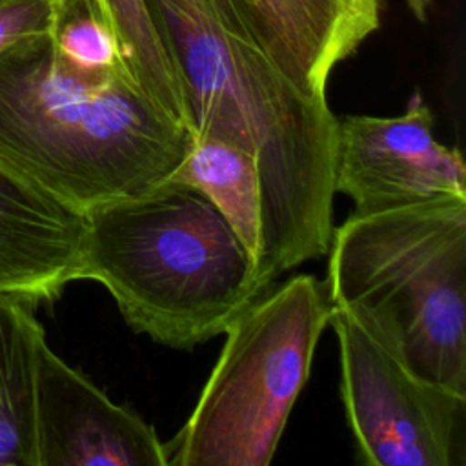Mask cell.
Returning a JSON list of instances; mask_svg holds the SVG:
<instances>
[{"label": "cell", "mask_w": 466, "mask_h": 466, "mask_svg": "<svg viewBox=\"0 0 466 466\" xmlns=\"http://www.w3.org/2000/svg\"><path fill=\"white\" fill-rule=\"evenodd\" d=\"M269 60L304 95L326 100L331 71L380 25L382 0H240Z\"/></svg>", "instance_id": "9c48e42d"}, {"label": "cell", "mask_w": 466, "mask_h": 466, "mask_svg": "<svg viewBox=\"0 0 466 466\" xmlns=\"http://www.w3.org/2000/svg\"><path fill=\"white\" fill-rule=\"evenodd\" d=\"M36 466H167L164 442L133 410L66 364L47 340L36 368Z\"/></svg>", "instance_id": "52a82bcc"}, {"label": "cell", "mask_w": 466, "mask_h": 466, "mask_svg": "<svg viewBox=\"0 0 466 466\" xmlns=\"http://www.w3.org/2000/svg\"><path fill=\"white\" fill-rule=\"evenodd\" d=\"M86 213L0 158V293L53 302L84 280Z\"/></svg>", "instance_id": "ba28073f"}, {"label": "cell", "mask_w": 466, "mask_h": 466, "mask_svg": "<svg viewBox=\"0 0 466 466\" xmlns=\"http://www.w3.org/2000/svg\"><path fill=\"white\" fill-rule=\"evenodd\" d=\"M340 348V395L362 462L462 466L466 395L413 373L375 335L329 308Z\"/></svg>", "instance_id": "5b68a950"}, {"label": "cell", "mask_w": 466, "mask_h": 466, "mask_svg": "<svg viewBox=\"0 0 466 466\" xmlns=\"http://www.w3.org/2000/svg\"><path fill=\"white\" fill-rule=\"evenodd\" d=\"M49 36L58 56L73 67L93 75L126 76L116 40L93 0H55Z\"/></svg>", "instance_id": "4fadbf2b"}, {"label": "cell", "mask_w": 466, "mask_h": 466, "mask_svg": "<svg viewBox=\"0 0 466 466\" xmlns=\"http://www.w3.org/2000/svg\"><path fill=\"white\" fill-rule=\"evenodd\" d=\"M55 0H0V55L31 36L49 35Z\"/></svg>", "instance_id": "5bb4252c"}, {"label": "cell", "mask_w": 466, "mask_h": 466, "mask_svg": "<svg viewBox=\"0 0 466 466\" xmlns=\"http://www.w3.org/2000/svg\"><path fill=\"white\" fill-rule=\"evenodd\" d=\"M33 308L0 293V466H36V368L46 333Z\"/></svg>", "instance_id": "30bf717a"}, {"label": "cell", "mask_w": 466, "mask_h": 466, "mask_svg": "<svg viewBox=\"0 0 466 466\" xmlns=\"http://www.w3.org/2000/svg\"><path fill=\"white\" fill-rule=\"evenodd\" d=\"M191 137L122 73L67 64L49 35L0 55V158L84 213L167 182Z\"/></svg>", "instance_id": "6da1fadb"}, {"label": "cell", "mask_w": 466, "mask_h": 466, "mask_svg": "<svg viewBox=\"0 0 466 466\" xmlns=\"http://www.w3.org/2000/svg\"><path fill=\"white\" fill-rule=\"evenodd\" d=\"M333 189L353 200V213L366 215L466 197V166L455 147L435 138L433 113L415 93L397 116L337 118Z\"/></svg>", "instance_id": "8992f818"}, {"label": "cell", "mask_w": 466, "mask_h": 466, "mask_svg": "<svg viewBox=\"0 0 466 466\" xmlns=\"http://www.w3.org/2000/svg\"><path fill=\"white\" fill-rule=\"evenodd\" d=\"M167 182L198 191L237 233L258 271L262 260V186L258 164L251 151L218 137L193 135L184 158Z\"/></svg>", "instance_id": "8fae6325"}, {"label": "cell", "mask_w": 466, "mask_h": 466, "mask_svg": "<svg viewBox=\"0 0 466 466\" xmlns=\"http://www.w3.org/2000/svg\"><path fill=\"white\" fill-rule=\"evenodd\" d=\"M328 253V308L413 373L466 395V197L351 213Z\"/></svg>", "instance_id": "3957f363"}, {"label": "cell", "mask_w": 466, "mask_h": 466, "mask_svg": "<svg viewBox=\"0 0 466 466\" xmlns=\"http://www.w3.org/2000/svg\"><path fill=\"white\" fill-rule=\"evenodd\" d=\"M84 279L124 320L175 350L224 333L269 288L226 218L195 189L164 182L86 213Z\"/></svg>", "instance_id": "7a4b0ae2"}, {"label": "cell", "mask_w": 466, "mask_h": 466, "mask_svg": "<svg viewBox=\"0 0 466 466\" xmlns=\"http://www.w3.org/2000/svg\"><path fill=\"white\" fill-rule=\"evenodd\" d=\"M93 2L116 40L129 82L153 106L191 131L175 62L146 0Z\"/></svg>", "instance_id": "7c38bea8"}, {"label": "cell", "mask_w": 466, "mask_h": 466, "mask_svg": "<svg viewBox=\"0 0 466 466\" xmlns=\"http://www.w3.org/2000/svg\"><path fill=\"white\" fill-rule=\"evenodd\" d=\"M324 288L297 275L262 293L224 333L220 357L167 466H268L328 324Z\"/></svg>", "instance_id": "277c9868"}, {"label": "cell", "mask_w": 466, "mask_h": 466, "mask_svg": "<svg viewBox=\"0 0 466 466\" xmlns=\"http://www.w3.org/2000/svg\"><path fill=\"white\" fill-rule=\"evenodd\" d=\"M406 2H408V7H410L411 15H413L419 22H426L431 0H406Z\"/></svg>", "instance_id": "9a60e30c"}]
</instances>
